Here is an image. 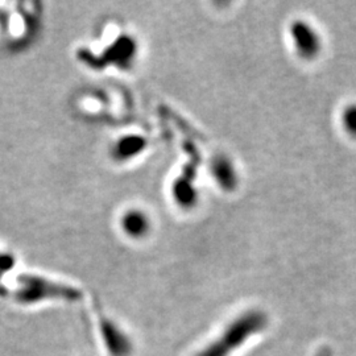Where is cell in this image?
<instances>
[{"label":"cell","instance_id":"obj_1","mask_svg":"<svg viewBox=\"0 0 356 356\" xmlns=\"http://www.w3.org/2000/svg\"><path fill=\"white\" fill-rule=\"evenodd\" d=\"M257 321H259L257 317H248V318L245 319V322H241L236 327L232 326L234 329H231V330L227 332L226 339L216 344V348H214V350H209V351L202 356L226 355V347H227V344H231V347H232V346H236V344L241 343L243 339H244V337H245L248 332H251V331L254 330V326H257Z\"/></svg>","mask_w":356,"mask_h":356},{"label":"cell","instance_id":"obj_2","mask_svg":"<svg viewBox=\"0 0 356 356\" xmlns=\"http://www.w3.org/2000/svg\"><path fill=\"white\" fill-rule=\"evenodd\" d=\"M151 223L147 216L139 210H129L122 218V229L128 236L139 239L148 234Z\"/></svg>","mask_w":356,"mask_h":356},{"label":"cell","instance_id":"obj_3","mask_svg":"<svg viewBox=\"0 0 356 356\" xmlns=\"http://www.w3.org/2000/svg\"><path fill=\"white\" fill-rule=\"evenodd\" d=\"M292 36L296 47L302 54L310 56L318 49V38L316 32L304 23H296L292 26Z\"/></svg>","mask_w":356,"mask_h":356},{"label":"cell","instance_id":"obj_4","mask_svg":"<svg viewBox=\"0 0 356 356\" xmlns=\"http://www.w3.org/2000/svg\"><path fill=\"white\" fill-rule=\"evenodd\" d=\"M218 160H216L211 165V172H213V176L216 178V182L225 188V189H231L234 188V184H235V172L232 169L231 163L225 160V157H216Z\"/></svg>","mask_w":356,"mask_h":356},{"label":"cell","instance_id":"obj_5","mask_svg":"<svg viewBox=\"0 0 356 356\" xmlns=\"http://www.w3.org/2000/svg\"><path fill=\"white\" fill-rule=\"evenodd\" d=\"M344 124L353 134H356V106L350 107L344 113Z\"/></svg>","mask_w":356,"mask_h":356}]
</instances>
